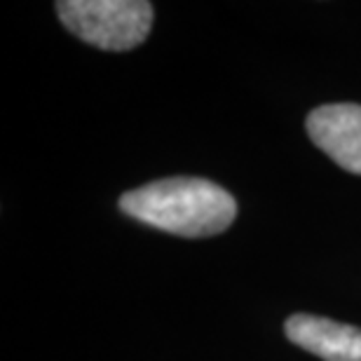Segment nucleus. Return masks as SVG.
Listing matches in <instances>:
<instances>
[{
	"mask_svg": "<svg viewBox=\"0 0 361 361\" xmlns=\"http://www.w3.org/2000/svg\"><path fill=\"white\" fill-rule=\"evenodd\" d=\"M132 219L178 237H212L233 226L237 202L209 178L174 176L141 185L120 197Z\"/></svg>",
	"mask_w": 361,
	"mask_h": 361,
	"instance_id": "nucleus-1",
	"label": "nucleus"
},
{
	"mask_svg": "<svg viewBox=\"0 0 361 361\" xmlns=\"http://www.w3.org/2000/svg\"><path fill=\"white\" fill-rule=\"evenodd\" d=\"M56 10L71 33L108 52L139 47L153 26L148 0H61Z\"/></svg>",
	"mask_w": 361,
	"mask_h": 361,
	"instance_id": "nucleus-2",
	"label": "nucleus"
},
{
	"mask_svg": "<svg viewBox=\"0 0 361 361\" xmlns=\"http://www.w3.org/2000/svg\"><path fill=\"white\" fill-rule=\"evenodd\" d=\"M307 134L338 167L361 176V106L326 104L307 115Z\"/></svg>",
	"mask_w": 361,
	"mask_h": 361,
	"instance_id": "nucleus-3",
	"label": "nucleus"
},
{
	"mask_svg": "<svg viewBox=\"0 0 361 361\" xmlns=\"http://www.w3.org/2000/svg\"><path fill=\"white\" fill-rule=\"evenodd\" d=\"M286 338L324 361H361V329L326 317L293 314L284 324Z\"/></svg>",
	"mask_w": 361,
	"mask_h": 361,
	"instance_id": "nucleus-4",
	"label": "nucleus"
}]
</instances>
